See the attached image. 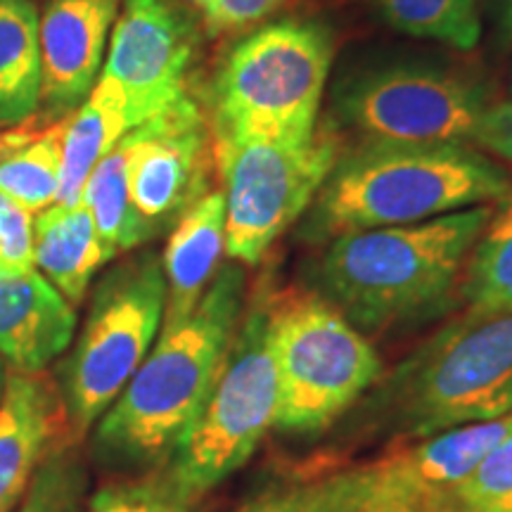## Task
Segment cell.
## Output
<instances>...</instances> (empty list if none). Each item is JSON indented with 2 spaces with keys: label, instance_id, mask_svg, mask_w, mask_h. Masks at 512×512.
<instances>
[{
  "label": "cell",
  "instance_id": "37",
  "mask_svg": "<svg viewBox=\"0 0 512 512\" xmlns=\"http://www.w3.org/2000/svg\"><path fill=\"white\" fill-rule=\"evenodd\" d=\"M510 512H512V510H510Z\"/></svg>",
  "mask_w": 512,
  "mask_h": 512
},
{
  "label": "cell",
  "instance_id": "2",
  "mask_svg": "<svg viewBox=\"0 0 512 512\" xmlns=\"http://www.w3.org/2000/svg\"><path fill=\"white\" fill-rule=\"evenodd\" d=\"M491 214L494 207H472L411 226L337 235L318 259L316 292L363 335L439 313Z\"/></svg>",
  "mask_w": 512,
  "mask_h": 512
},
{
  "label": "cell",
  "instance_id": "22",
  "mask_svg": "<svg viewBox=\"0 0 512 512\" xmlns=\"http://www.w3.org/2000/svg\"><path fill=\"white\" fill-rule=\"evenodd\" d=\"M126 155V140L121 138L88 176L81 200L91 211L102 245L112 259L150 242L128 197Z\"/></svg>",
  "mask_w": 512,
  "mask_h": 512
},
{
  "label": "cell",
  "instance_id": "26",
  "mask_svg": "<svg viewBox=\"0 0 512 512\" xmlns=\"http://www.w3.org/2000/svg\"><path fill=\"white\" fill-rule=\"evenodd\" d=\"M200 498L190 496L166 467L100 486L88 501V512H195Z\"/></svg>",
  "mask_w": 512,
  "mask_h": 512
},
{
  "label": "cell",
  "instance_id": "4",
  "mask_svg": "<svg viewBox=\"0 0 512 512\" xmlns=\"http://www.w3.org/2000/svg\"><path fill=\"white\" fill-rule=\"evenodd\" d=\"M332 57L330 29L306 19L264 24L235 43L211 83L214 145L309 138Z\"/></svg>",
  "mask_w": 512,
  "mask_h": 512
},
{
  "label": "cell",
  "instance_id": "30",
  "mask_svg": "<svg viewBox=\"0 0 512 512\" xmlns=\"http://www.w3.org/2000/svg\"><path fill=\"white\" fill-rule=\"evenodd\" d=\"M472 145L512 166V100L491 102L479 119Z\"/></svg>",
  "mask_w": 512,
  "mask_h": 512
},
{
  "label": "cell",
  "instance_id": "6",
  "mask_svg": "<svg viewBox=\"0 0 512 512\" xmlns=\"http://www.w3.org/2000/svg\"><path fill=\"white\" fill-rule=\"evenodd\" d=\"M280 432L316 437L368 392L382 361L361 330L316 290L266 292Z\"/></svg>",
  "mask_w": 512,
  "mask_h": 512
},
{
  "label": "cell",
  "instance_id": "11",
  "mask_svg": "<svg viewBox=\"0 0 512 512\" xmlns=\"http://www.w3.org/2000/svg\"><path fill=\"white\" fill-rule=\"evenodd\" d=\"M512 432V413L413 441L392 456L332 472L299 486L302 512L358 508H418L456 486L486 453Z\"/></svg>",
  "mask_w": 512,
  "mask_h": 512
},
{
  "label": "cell",
  "instance_id": "12",
  "mask_svg": "<svg viewBox=\"0 0 512 512\" xmlns=\"http://www.w3.org/2000/svg\"><path fill=\"white\" fill-rule=\"evenodd\" d=\"M128 197L147 240L171 233L209 192L216 164L214 131L195 95L124 136Z\"/></svg>",
  "mask_w": 512,
  "mask_h": 512
},
{
  "label": "cell",
  "instance_id": "29",
  "mask_svg": "<svg viewBox=\"0 0 512 512\" xmlns=\"http://www.w3.org/2000/svg\"><path fill=\"white\" fill-rule=\"evenodd\" d=\"M34 268V221L31 211L0 192V273Z\"/></svg>",
  "mask_w": 512,
  "mask_h": 512
},
{
  "label": "cell",
  "instance_id": "34",
  "mask_svg": "<svg viewBox=\"0 0 512 512\" xmlns=\"http://www.w3.org/2000/svg\"><path fill=\"white\" fill-rule=\"evenodd\" d=\"M5 382H8V366H5L3 356H0V399H3V392H5Z\"/></svg>",
  "mask_w": 512,
  "mask_h": 512
},
{
  "label": "cell",
  "instance_id": "23",
  "mask_svg": "<svg viewBox=\"0 0 512 512\" xmlns=\"http://www.w3.org/2000/svg\"><path fill=\"white\" fill-rule=\"evenodd\" d=\"M389 27L456 50L477 48L482 38L479 0H373Z\"/></svg>",
  "mask_w": 512,
  "mask_h": 512
},
{
  "label": "cell",
  "instance_id": "17",
  "mask_svg": "<svg viewBox=\"0 0 512 512\" xmlns=\"http://www.w3.org/2000/svg\"><path fill=\"white\" fill-rule=\"evenodd\" d=\"M226 254V197L209 190L171 228L162 254L166 280L164 323H178L200 304Z\"/></svg>",
  "mask_w": 512,
  "mask_h": 512
},
{
  "label": "cell",
  "instance_id": "9",
  "mask_svg": "<svg viewBox=\"0 0 512 512\" xmlns=\"http://www.w3.org/2000/svg\"><path fill=\"white\" fill-rule=\"evenodd\" d=\"M226 197V256L256 266L294 226L342 157L335 121H320L304 140L214 145Z\"/></svg>",
  "mask_w": 512,
  "mask_h": 512
},
{
  "label": "cell",
  "instance_id": "15",
  "mask_svg": "<svg viewBox=\"0 0 512 512\" xmlns=\"http://www.w3.org/2000/svg\"><path fill=\"white\" fill-rule=\"evenodd\" d=\"M67 411L46 373L8 370L0 399V512H12L50 453L69 444Z\"/></svg>",
  "mask_w": 512,
  "mask_h": 512
},
{
  "label": "cell",
  "instance_id": "13",
  "mask_svg": "<svg viewBox=\"0 0 512 512\" xmlns=\"http://www.w3.org/2000/svg\"><path fill=\"white\" fill-rule=\"evenodd\" d=\"M197 29L174 0H124L110 34L105 76L121 86L128 126L176 107L192 95Z\"/></svg>",
  "mask_w": 512,
  "mask_h": 512
},
{
  "label": "cell",
  "instance_id": "5",
  "mask_svg": "<svg viewBox=\"0 0 512 512\" xmlns=\"http://www.w3.org/2000/svg\"><path fill=\"white\" fill-rule=\"evenodd\" d=\"M375 408L377 425L413 441L510 415L512 313H463L382 382Z\"/></svg>",
  "mask_w": 512,
  "mask_h": 512
},
{
  "label": "cell",
  "instance_id": "20",
  "mask_svg": "<svg viewBox=\"0 0 512 512\" xmlns=\"http://www.w3.org/2000/svg\"><path fill=\"white\" fill-rule=\"evenodd\" d=\"M38 107V10L31 0H0V126L24 124Z\"/></svg>",
  "mask_w": 512,
  "mask_h": 512
},
{
  "label": "cell",
  "instance_id": "16",
  "mask_svg": "<svg viewBox=\"0 0 512 512\" xmlns=\"http://www.w3.org/2000/svg\"><path fill=\"white\" fill-rule=\"evenodd\" d=\"M74 332V306L41 273H0V356L10 370L46 373Z\"/></svg>",
  "mask_w": 512,
  "mask_h": 512
},
{
  "label": "cell",
  "instance_id": "7",
  "mask_svg": "<svg viewBox=\"0 0 512 512\" xmlns=\"http://www.w3.org/2000/svg\"><path fill=\"white\" fill-rule=\"evenodd\" d=\"M164 309L162 256L152 249L121 261L95 287L91 309L57 382L74 441L98 425L136 375L162 330Z\"/></svg>",
  "mask_w": 512,
  "mask_h": 512
},
{
  "label": "cell",
  "instance_id": "31",
  "mask_svg": "<svg viewBox=\"0 0 512 512\" xmlns=\"http://www.w3.org/2000/svg\"><path fill=\"white\" fill-rule=\"evenodd\" d=\"M238 512H302V498H299V486H287V489H268L261 496L242 505Z\"/></svg>",
  "mask_w": 512,
  "mask_h": 512
},
{
  "label": "cell",
  "instance_id": "21",
  "mask_svg": "<svg viewBox=\"0 0 512 512\" xmlns=\"http://www.w3.org/2000/svg\"><path fill=\"white\" fill-rule=\"evenodd\" d=\"M465 316L494 318L512 313V192L472 247L460 280Z\"/></svg>",
  "mask_w": 512,
  "mask_h": 512
},
{
  "label": "cell",
  "instance_id": "27",
  "mask_svg": "<svg viewBox=\"0 0 512 512\" xmlns=\"http://www.w3.org/2000/svg\"><path fill=\"white\" fill-rule=\"evenodd\" d=\"M86 486V467L69 441L43 460L17 512H86Z\"/></svg>",
  "mask_w": 512,
  "mask_h": 512
},
{
  "label": "cell",
  "instance_id": "36",
  "mask_svg": "<svg viewBox=\"0 0 512 512\" xmlns=\"http://www.w3.org/2000/svg\"><path fill=\"white\" fill-rule=\"evenodd\" d=\"M510 93H512V81H510Z\"/></svg>",
  "mask_w": 512,
  "mask_h": 512
},
{
  "label": "cell",
  "instance_id": "3",
  "mask_svg": "<svg viewBox=\"0 0 512 512\" xmlns=\"http://www.w3.org/2000/svg\"><path fill=\"white\" fill-rule=\"evenodd\" d=\"M510 192L508 171L465 143H366L337 159L306 211L302 233L328 242L354 230L411 226L501 204Z\"/></svg>",
  "mask_w": 512,
  "mask_h": 512
},
{
  "label": "cell",
  "instance_id": "33",
  "mask_svg": "<svg viewBox=\"0 0 512 512\" xmlns=\"http://www.w3.org/2000/svg\"><path fill=\"white\" fill-rule=\"evenodd\" d=\"M498 31L505 46H512V0H503L501 15H498Z\"/></svg>",
  "mask_w": 512,
  "mask_h": 512
},
{
  "label": "cell",
  "instance_id": "1",
  "mask_svg": "<svg viewBox=\"0 0 512 512\" xmlns=\"http://www.w3.org/2000/svg\"><path fill=\"white\" fill-rule=\"evenodd\" d=\"M245 268L221 266L200 304L162 325L150 354L95 427V451L121 467L155 470L174 448L219 375L245 311Z\"/></svg>",
  "mask_w": 512,
  "mask_h": 512
},
{
  "label": "cell",
  "instance_id": "10",
  "mask_svg": "<svg viewBox=\"0 0 512 512\" xmlns=\"http://www.w3.org/2000/svg\"><path fill=\"white\" fill-rule=\"evenodd\" d=\"M489 105L479 81L427 64L373 69L337 93L339 117L366 143L470 145Z\"/></svg>",
  "mask_w": 512,
  "mask_h": 512
},
{
  "label": "cell",
  "instance_id": "24",
  "mask_svg": "<svg viewBox=\"0 0 512 512\" xmlns=\"http://www.w3.org/2000/svg\"><path fill=\"white\" fill-rule=\"evenodd\" d=\"M62 121L0 159V192L27 211L53 207L60 190Z\"/></svg>",
  "mask_w": 512,
  "mask_h": 512
},
{
  "label": "cell",
  "instance_id": "18",
  "mask_svg": "<svg viewBox=\"0 0 512 512\" xmlns=\"http://www.w3.org/2000/svg\"><path fill=\"white\" fill-rule=\"evenodd\" d=\"M128 131L124 91L117 81L102 74L74 114L62 119L57 207L81 204L88 176Z\"/></svg>",
  "mask_w": 512,
  "mask_h": 512
},
{
  "label": "cell",
  "instance_id": "25",
  "mask_svg": "<svg viewBox=\"0 0 512 512\" xmlns=\"http://www.w3.org/2000/svg\"><path fill=\"white\" fill-rule=\"evenodd\" d=\"M403 510V508H401ZM512 510V432L444 494L406 512H510Z\"/></svg>",
  "mask_w": 512,
  "mask_h": 512
},
{
  "label": "cell",
  "instance_id": "35",
  "mask_svg": "<svg viewBox=\"0 0 512 512\" xmlns=\"http://www.w3.org/2000/svg\"><path fill=\"white\" fill-rule=\"evenodd\" d=\"M349 512H406V510L387 508V505H375V508H358V510H349Z\"/></svg>",
  "mask_w": 512,
  "mask_h": 512
},
{
  "label": "cell",
  "instance_id": "14",
  "mask_svg": "<svg viewBox=\"0 0 512 512\" xmlns=\"http://www.w3.org/2000/svg\"><path fill=\"white\" fill-rule=\"evenodd\" d=\"M124 0H48L38 17L41 105L48 117L69 114L98 81L107 38Z\"/></svg>",
  "mask_w": 512,
  "mask_h": 512
},
{
  "label": "cell",
  "instance_id": "32",
  "mask_svg": "<svg viewBox=\"0 0 512 512\" xmlns=\"http://www.w3.org/2000/svg\"><path fill=\"white\" fill-rule=\"evenodd\" d=\"M29 138H34V133L27 128H19V131H0V159H5L10 152H15L17 147H22Z\"/></svg>",
  "mask_w": 512,
  "mask_h": 512
},
{
  "label": "cell",
  "instance_id": "8",
  "mask_svg": "<svg viewBox=\"0 0 512 512\" xmlns=\"http://www.w3.org/2000/svg\"><path fill=\"white\" fill-rule=\"evenodd\" d=\"M275 411L278 377L264 290L245 304L207 401L164 467L190 496H207L254 456L275 425Z\"/></svg>",
  "mask_w": 512,
  "mask_h": 512
},
{
  "label": "cell",
  "instance_id": "19",
  "mask_svg": "<svg viewBox=\"0 0 512 512\" xmlns=\"http://www.w3.org/2000/svg\"><path fill=\"white\" fill-rule=\"evenodd\" d=\"M107 261H112V254L102 245L83 202L76 207L53 204L34 221V264L72 306L83 302L93 275Z\"/></svg>",
  "mask_w": 512,
  "mask_h": 512
},
{
  "label": "cell",
  "instance_id": "28",
  "mask_svg": "<svg viewBox=\"0 0 512 512\" xmlns=\"http://www.w3.org/2000/svg\"><path fill=\"white\" fill-rule=\"evenodd\" d=\"M211 36L245 34L278 15L290 0H190Z\"/></svg>",
  "mask_w": 512,
  "mask_h": 512
}]
</instances>
